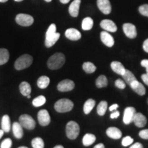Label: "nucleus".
<instances>
[{
  "mask_svg": "<svg viewBox=\"0 0 148 148\" xmlns=\"http://www.w3.org/2000/svg\"><path fill=\"white\" fill-rule=\"evenodd\" d=\"M95 106V101L93 99H88L84 103V107H83V110H84V114H89L91 110L93 109Z\"/></svg>",
  "mask_w": 148,
  "mask_h": 148,
  "instance_id": "nucleus-25",
  "label": "nucleus"
},
{
  "mask_svg": "<svg viewBox=\"0 0 148 148\" xmlns=\"http://www.w3.org/2000/svg\"><path fill=\"white\" fill-rule=\"evenodd\" d=\"M33 58L29 54H23L16 59L14 62V67L16 70H23L29 67L32 64Z\"/></svg>",
  "mask_w": 148,
  "mask_h": 148,
  "instance_id": "nucleus-4",
  "label": "nucleus"
},
{
  "mask_svg": "<svg viewBox=\"0 0 148 148\" xmlns=\"http://www.w3.org/2000/svg\"><path fill=\"white\" fill-rule=\"evenodd\" d=\"M120 115V113L119 112L118 110H114L113 112H112L110 114V118L111 119H117L118 117H119Z\"/></svg>",
  "mask_w": 148,
  "mask_h": 148,
  "instance_id": "nucleus-41",
  "label": "nucleus"
},
{
  "mask_svg": "<svg viewBox=\"0 0 148 148\" xmlns=\"http://www.w3.org/2000/svg\"><path fill=\"white\" fill-rule=\"evenodd\" d=\"M93 26V20L90 17H86L82 22V28L84 30H90Z\"/></svg>",
  "mask_w": 148,
  "mask_h": 148,
  "instance_id": "nucleus-32",
  "label": "nucleus"
},
{
  "mask_svg": "<svg viewBox=\"0 0 148 148\" xmlns=\"http://www.w3.org/2000/svg\"><path fill=\"white\" fill-rule=\"evenodd\" d=\"M10 58V54L8 49L5 48H0V65L7 63Z\"/></svg>",
  "mask_w": 148,
  "mask_h": 148,
  "instance_id": "nucleus-26",
  "label": "nucleus"
},
{
  "mask_svg": "<svg viewBox=\"0 0 148 148\" xmlns=\"http://www.w3.org/2000/svg\"><path fill=\"white\" fill-rule=\"evenodd\" d=\"M133 123L138 127H143L147 124V118L140 112H136L133 118Z\"/></svg>",
  "mask_w": 148,
  "mask_h": 148,
  "instance_id": "nucleus-13",
  "label": "nucleus"
},
{
  "mask_svg": "<svg viewBox=\"0 0 148 148\" xmlns=\"http://www.w3.org/2000/svg\"><path fill=\"white\" fill-rule=\"evenodd\" d=\"M45 1H47V2H51V1H52V0H45Z\"/></svg>",
  "mask_w": 148,
  "mask_h": 148,
  "instance_id": "nucleus-51",
  "label": "nucleus"
},
{
  "mask_svg": "<svg viewBox=\"0 0 148 148\" xmlns=\"http://www.w3.org/2000/svg\"><path fill=\"white\" fill-rule=\"evenodd\" d=\"M65 56L62 53H56L48 59L47 66L51 70L60 69L65 63Z\"/></svg>",
  "mask_w": 148,
  "mask_h": 148,
  "instance_id": "nucleus-2",
  "label": "nucleus"
},
{
  "mask_svg": "<svg viewBox=\"0 0 148 148\" xmlns=\"http://www.w3.org/2000/svg\"><path fill=\"white\" fill-rule=\"evenodd\" d=\"M65 36L71 40H79L82 37L81 33L75 28H69L65 31Z\"/></svg>",
  "mask_w": 148,
  "mask_h": 148,
  "instance_id": "nucleus-17",
  "label": "nucleus"
},
{
  "mask_svg": "<svg viewBox=\"0 0 148 148\" xmlns=\"http://www.w3.org/2000/svg\"><path fill=\"white\" fill-rule=\"evenodd\" d=\"M132 89L134 90L135 92L140 96H143L145 94L146 90L145 86H143V84H141L140 82H138L137 79L133 81V82L130 84Z\"/></svg>",
  "mask_w": 148,
  "mask_h": 148,
  "instance_id": "nucleus-14",
  "label": "nucleus"
},
{
  "mask_svg": "<svg viewBox=\"0 0 148 148\" xmlns=\"http://www.w3.org/2000/svg\"><path fill=\"white\" fill-rule=\"evenodd\" d=\"M130 148H143V146L140 143H135L132 144Z\"/></svg>",
  "mask_w": 148,
  "mask_h": 148,
  "instance_id": "nucleus-43",
  "label": "nucleus"
},
{
  "mask_svg": "<svg viewBox=\"0 0 148 148\" xmlns=\"http://www.w3.org/2000/svg\"><path fill=\"white\" fill-rule=\"evenodd\" d=\"M15 21L18 25H21V26L27 27L30 26L34 23V18L29 14L21 13L16 16Z\"/></svg>",
  "mask_w": 148,
  "mask_h": 148,
  "instance_id": "nucleus-7",
  "label": "nucleus"
},
{
  "mask_svg": "<svg viewBox=\"0 0 148 148\" xmlns=\"http://www.w3.org/2000/svg\"><path fill=\"white\" fill-rule=\"evenodd\" d=\"M31 86L28 82H22L19 85V90L23 96H27L31 92Z\"/></svg>",
  "mask_w": 148,
  "mask_h": 148,
  "instance_id": "nucleus-27",
  "label": "nucleus"
},
{
  "mask_svg": "<svg viewBox=\"0 0 148 148\" xmlns=\"http://www.w3.org/2000/svg\"><path fill=\"white\" fill-rule=\"evenodd\" d=\"M123 30L125 36L130 38H134L137 35L136 29L134 25L132 23H124L123 25Z\"/></svg>",
  "mask_w": 148,
  "mask_h": 148,
  "instance_id": "nucleus-11",
  "label": "nucleus"
},
{
  "mask_svg": "<svg viewBox=\"0 0 148 148\" xmlns=\"http://www.w3.org/2000/svg\"><path fill=\"white\" fill-rule=\"evenodd\" d=\"M11 123L10 116L8 114H5L3 116L1 119V129L4 131V132H9L10 130Z\"/></svg>",
  "mask_w": 148,
  "mask_h": 148,
  "instance_id": "nucleus-22",
  "label": "nucleus"
},
{
  "mask_svg": "<svg viewBox=\"0 0 148 148\" xmlns=\"http://www.w3.org/2000/svg\"><path fill=\"white\" fill-rule=\"evenodd\" d=\"M6 1H8V0H0V2L1 3H5Z\"/></svg>",
  "mask_w": 148,
  "mask_h": 148,
  "instance_id": "nucleus-50",
  "label": "nucleus"
},
{
  "mask_svg": "<svg viewBox=\"0 0 148 148\" xmlns=\"http://www.w3.org/2000/svg\"><path fill=\"white\" fill-rule=\"evenodd\" d=\"M100 38L103 43L107 47H111L114 45V40L113 37L106 31H103L101 32Z\"/></svg>",
  "mask_w": 148,
  "mask_h": 148,
  "instance_id": "nucleus-15",
  "label": "nucleus"
},
{
  "mask_svg": "<svg viewBox=\"0 0 148 148\" xmlns=\"http://www.w3.org/2000/svg\"><path fill=\"white\" fill-rule=\"evenodd\" d=\"M75 87V83L71 79H64L58 83L57 88L60 92L71 91Z\"/></svg>",
  "mask_w": 148,
  "mask_h": 148,
  "instance_id": "nucleus-9",
  "label": "nucleus"
},
{
  "mask_svg": "<svg viewBox=\"0 0 148 148\" xmlns=\"http://www.w3.org/2000/svg\"><path fill=\"white\" fill-rule=\"evenodd\" d=\"M14 1H23V0H14Z\"/></svg>",
  "mask_w": 148,
  "mask_h": 148,
  "instance_id": "nucleus-53",
  "label": "nucleus"
},
{
  "mask_svg": "<svg viewBox=\"0 0 148 148\" xmlns=\"http://www.w3.org/2000/svg\"><path fill=\"white\" fill-rule=\"evenodd\" d=\"M108 79H107V77L104 75H99L97 78V79H96L95 82L96 86L99 88L106 87L108 86Z\"/></svg>",
  "mask_w": 148,
  "mask_h": 148,
  "instance_id": "nucleus-29",
  "label": "nucleus"
},
{
  "mask_svg": "<svg viewBox=\"0 0 148 148\" xmlns=\"http://www.w3.org/2000/svg\"><path fill=\"white\" fill-rule=\"evenodd\" d=\"M60 33L56 32V25L54 23L51 24L48 27L45 34V45L47 47L49 48L54 45L60 38Z\"/></svg>",
  "mask_w": 148,
  "mask_h": 148,
  "instance_id": "nucleus-1",
  "label": "nucleus"
},
{
  "mask_svg": "<svg viewBox=\"0 0 148 148\" xmlns=\"http://www.w3.org/2000/svg\"><path fill=\"white\" fill-rule=\"evenodd\" d=\"M27 98H28V99H29V98L31 97V96H30V95H27Z\"/></svg>",
  "mask_w": 148,
  "mask_h": 148,
  "instance_id": "nucleus-54",
  "label": "nucleus"
},
{
  "mask_svg": "<svg viewBox=\"0 0 148 148\" xmlns=\"http://www.w3.org/2000/svg\"><path fill=\"white\" fill-rule=\"evenodd\" d=\"M100 26L106 32H115L117 30V27L113 21L109 19L102 20L100 23Z\"/></svg>",
  "mask_w": 148,
  "mask_h": 148,
  "instance_id": "nucleus-12",
  "label": "nucleus"
},
{
  "mask_svg": "<svg viewBox=\"0 0 148 148\" xmlns=\"http://www.w3.org/2000/svg\"><path fill=\"white\" fill-rule=\"evenodd\" d=\"M97 6L101 12L108 14L111 12V5L109 0H97Z\"/></svg>",
  "mask_w": 148,
  "mask_h": 148,
  "instance_id": "nucleus-16",
  "label": "nucleus"
},
{
  "mask_svg": "<svg viewBox=\"0 0 148 148\" xmlns=\"http://www.w3.org/2000/svg\"><path fill=\"white\" fill-rule=\"evenodd\" d=\"M18 120H19V123L22 125V127L29 130H34L35 126H36V122L32 116L29 114H22L20 116Z\"/></svg>",
  "mask_w": 148,
  "mask_h": 148,
  "instance_id": "nucleus-6",
  "label": "nucleus"
},
{
  "mask_svg": "<svg viewBox=\"0 0 148 148\" xmlns=\"http://www.w3.org/2000/svg\"><path fill=\"white\" fill-rule=\"evenodd\" d=\"M12 128L14 137L18 138V139H20V138L23 137V127L20 124L19 122H14L13 124H12Z\"/></svg>",
  "mask_w": 148,
  "mask_h": 148,
  "instance_id": "nucleus-21",
  "label": "nucleus"
},
{
  "mask_svg": "<svg viewBox=\"0 0 148 148\" xmlns=\"http://www.w3.org/2000/svg\"><path fill=\"white\" fill-rule=\"evenodd\" d=\"M111 69L114 73H117L118 75H122L125 71V68L119 61H112L110 64Z\"/></svg>",
  "mask_w": 148,
  "mask_h": 148,
  "instance_id": "nucleus-20",
  "label": "nucleus"
},
{
  "mask_svg": "<svg viewBox=\"0 0 148 148\" xmlns=\"http://www.w3.org/2000/svg\"><path fill=\"white\" fill-rule=\"evenodd\" d=\"M116 87H117L119 89H124L125 88V81H123V79H117L114 82Z\"/></svg>",
  "mask_w": 148,
  "mask_h": 148,
  "instance_id": "nucleus-38",
  "label": "nucleus"
},
{
  "mask_svg": "<svg viewBox=\"0 0 148 148\" xmlns=\"http://www.w3.org/2000/svg\"><path fill=\"white\" fill-rule=\"evenodd\" d=\"M93 148H105V146L103 143H98Z\"/></svg>",
  "mask_w": 148,
  "mask_h": 148,
  "instance_id": "nucleus-46",
  "label": "nucleus"
},
{
  "mask_svg": "<svg viewBox=\"0 0 148 148\" xmlns=\"http://www.w3.org/2000/svg\"><path fill=\"white\" fill-rule=\"evenodd\" d=\"M79 134V126L78 123L74 121H70L66 125V134L68 138L75 139Z\"/></svg>",
  "mask_w": 148,
  "mask_h": 148,
  "instance_id": "nucleus-5",
  "label": "nucleus"
},
{
  "mask_svg": "<svg viewBox=\"0 0 148 148\" xmlns=\"http://www.w3.org/2000/svg\"><path fill=\"white\" fill-rule=\"evenodd\" d=\"M140 64H141L142 66L145 68L146 72H147V74H148V59L142 60L141 62H140Z\"/></svg>",
  "mask_w": 148,
  "mask_h": 148,
  "instance_id": "nucleus-40",
  "label": "nucleus"
},
{
  "mask_svg": "<svg viewBox=\"0 0 148 148\" xmlns=\"http://www.w3.org/2000/svg\"><path fill=\"white\" fill-rule=\"evenodd\" d=\"M37 118H38V123L42 126H47L50 123V115H49L48 111L45 109L38 111V114H37Z\"/></svg>",
  "mask_w": 148,
  "mask_h": 148,
  "instance_id": "nucleus-8",
  "label": "nucleus"
},
{
  "mask_svg": "<svg viewBox=\"0 0 148 148\" xmlns=\"http://www.w3.org/2000/svg\"><path fill=\"white\" fill-rule=\"evenodd\" d=\"M12 140H11L10 138H5V139L3 140L2 142H1L0 147L1 148H11V147H12Z\"/></svg>",
  "mask_w": 148,
  "mask_h": 148,
  "instance_id": "nucleus-36",
  "label": "nucleus"
},
{
  "mask_svg": "<svg viewBox=\"0 0 148 148\" xmlns=\"http://www.w3.org/2000/svg\"><path fill=\"white\" fill-rule=\"evenodd\" d=\"M53 148H64V147L62 145H56Z\"/></svg>",
  "mask_w": 148,
  "mask_h": 148,
  "instance_id": "nucleus-49",
  "label": "nucleus"
},
{
  "mask_svg": "<svg viewBox=\"0 0 148 148\" xmlns=\"http://www.w3.org/2000/svg\"><path fill=\"white\" fill-rule=\"evenodd\" d=\"M118 107H119V105H118L117 103H114V104L111 105V106L109 107V110H110V111H114L118 108Z\"/></svg>",
  "mask_w": 148,
  "mask_h": 148,
  "instance_id": "nucleus-45",
  "label": "nucleus"
},
{
  "mask_svg": "<svg viewBox=\"0 0 148 148\" xmlns=\"http://www.w3.org/2000/svg\"><path fill=\"white\" fill-rule=\"evenodd\" d=\"M143 48L145 52L148 53V38L144 41L143 44Z\"/></svg>",
  "mask_w": 148,
  "mask_h": 148,
  "instance_id": "nucleus-44",
  "label": "nucleus"
},
{
  "mask_svg": "<svg viewBox=\"0 0 148 148\" xmlns=\"http://www.w3.org/2000/svg\"><path fill=\"white\" fill-rule=\"evenodd\" d=\"M147 104H148V98H147Z\"/></svg>",
  "mask_w": 148,
  "mask_h": 148,
  "instance_id": "nucleus-55",
  "label": "nucleus"
},
{
  "mask_svg": "<svg viewBox=\"0 0 148 148\" xmlns=\"http://www.w3.org/2000/svg\"><path fill=\"white\" fill-rule=\"evenodd\" d=\"M46 102V98L43 95H39L34 98L32 101L33 106L35 107H40L44 105Z\"/></svg>",
  "mask_w": 148,
  "mask_h": 148,
  "instance_id": "nucleus-33",
  "label": "nucleus"
},
{
  "mask_svg": "<svg viewBox=\"0 0 148 148\" xmlns=\"http://www.w3.org/2000/svg\"><path fill=\"white\" fill-rule=\"evenodd\" d=\"M108 108V103L106 101H101L97 107V112L99 116H103L106 114Z\"/></svg>",
  "mask_w": 148,
  "mask_h": 148,
  "instance_id": "nucleus-30",
  "label": "nucleus"
},
{
  "mask_svg": "<svg viewBox=\"0 0 148 148\" xmlns=\"http://www.w3.org/2000/svg\"><path fill=\"white\" fill-rule=\"evenodd\" d=\"M106 134L112 139H119L122 136V132L116 127H110L106 130Z\"/></svg>",
  "mask_w": 148,
  "mask_h": 148,
  "instance_id": "nucleus-18",
  "label": "nucleus"
},
{
  "mask_svg": "<svg viewBox=\"0 0 148 148\" xmlns=\"http://www.w3.org/2000/svg\"><path fill=\"white\" fill-rule=\"evenodd\" d=\"M18 148H28V147H25V146H21V147H18Z\"/></svg>",
  "mask_w": 148,
  "mask_h": 148,
  "instance_id": "nucleus-52",
  "label": "nucleus"
},
{
  "mask_svg": "<svg viewBox=\"0 0 148 148\" xmlns=\"http://www.w3.org/2000/svg\"><path fill=\"white\" fill-rule=\"evenodd\" d=\"M135 114H136V109L134 107H127L124 110V112H123V123L126 125H128L130 123H132Z\"/></svg>",
  "mask_w": 148,
  "mask_h": 148,
  "instance_id": "nucleus-10",
  "label": "nucleus"
},
{
  "mask_svg": "<svg viewBox=\"0 0 148 148\" xmlns=\"http://www.w3.org/2000/svg\"><path fill=\"white\" fill-rule=\"evenodd\" d=\"M141 79L143 81V82L148 86V74L144 73L141 75Z\"/></svg>",
  "mask_w": 148,
  "mask_h": 148,
  "instance_id": "nucleus-42",
  "label": "nucleus"
},
{
  "mask_svg": "<svg viewBox=\"0 0 148 148\" xmlns=\"http://www.w3.org/2000/svg\"><path fill=\"white\" fill-rule=\"evenodd\" d=\"M70 0H60V1L62 3H64V4H66V3H69Z\"/></svg>",
  "mask_w": 148,
  "mask_h": 148,
  "instance_id": "nucleus-47",
  "label": "nucleus"
},
{
  "mask_svg": "<svg viewBox=\"0 0 148 148\" xmlns=\"http://www.w3.org/2000/svg\"><path fill=\"white\" fill-rule=\"evenodd\" d=\"M133 142H134V139H133L131 136H125L124 138H123V139H122V141H121V144L122 145L124 146V147H127V146L132 145Z\"/></svg>",
  "mask_w": 148,
  "mask_h": 148,
  "instance_id": "nucleus-35",
  "label": "nucleus"
},
{
  "mask_svg": "<svg viewBox=\"0 0 148 148\" xmlns=\"http://www.w3.org/2000/svg\"><path fill=\"white\" fill-rule=\"evenodd\" d=\"M73 108V103L71 100L66 98L59 99L55 103L54 108L58 112H68Z\"/></svg>",
  "mask_w": 148,
  "mask_h": 148,
  "instance_id": "nucleus-3",
  "label": "nucleus"
},
{
  "mask_svg": "<svg viewBox=\"0 0 148 148\" xmlns=\"http://www.w3.org/2000/svg\"><path fill=\"white\" fill-rule=\"evenodd\" d=\"M121 76L123 77V79H124L125 82L129 85L131 83L133 82V81L136 80V77H135V75L133 74L132 72L129 71V70H127V69L125 70V73H123Z\"/></svg>",
  "mask_w": 148,
  "mask_h": 148,
  "instance_id": "nucleus-28",
  "label": "nucleus"
},
{
  "mask_svg": "<svg viewBox=\"0 0 148 148\" xmlns=\"http://www.w3.org/2000/svg\"><path fill=\"white\" fill-rule=\"evenodd\" d=\"M32 146L33 148H44L45 143L43 140L40 137H36L32 140Z\"/></svg>",
  "mask_w": 148,
  "mask_h": 148,
  "instance_id": "nucleus-34",
  "label": "nucleus"
},
{
  "mask_svg": "<svg viewBox=\"0 0 148 148\" xmlns=\"http://www.w3.org/2000/svg\"><path fill=\"white\" fill-rule=\"evenodd\" d=\"M96 140V136L94 134H90V133H87L82 138V143L83 145L86 147L87 146L91 145L92 144L95 143Z\"/></svg>",
  "mask_w": 148,
  "mask_h": 148,
  "instance_id": "nucleus-24",
  "label": "nucleus"
},
{
  "mask_svg": "<svg viewBox=\"0 0 148 148\" xmlns=\"http://www.w3.org/2000/svg\"><path fill=\"white\" fill-rule=\"evenodd\" d=\"M82 69L87 73H92L96 71V67L95 64L90 62H85L82 64Z\"/></svg>",
  "mask_w": 148,
  "mask_h": 148,
  "instance_id": "nucleus-31",
  "label": "nucleus"
},
{
  "mask_svg": "<svg viewBox=\"0 0 148 148\" xmlns=\"http://www.w3.org/2000/svg\"><path fill=\"white\" fill-rule=\"evenodd\" d=\"M138 135L141 138L145 140H148V129H145L140 130L139 133H138Z\"/></svg>",
  "mask_w": 148,
  "mask_h": 148,
  "instance_id": "nucleus-39",
  "label": "nucleus"
},
{
  "mask_svg": "<svg viewBox=\"0 0 148 148\" xmlns=\"http://www.w3.org/2000/svg\"><path fill=\"white\" fill-rule=\"evenodd\" d=\"M49 82H50V79L49 77L46 76V75H42L37 80V85H38V88L44 89L49 86Z\"/></svg>",
  "mask_w": 148,
  "mask_h": 148,
  "instance_id": "nucleus-23",
  "label": "nucleus"
},
{
  "mask_svg": "<svg viewBox=\"0 0 148 148\" xmlns=\"http://www.w3.org/2000/svg\"><path fill=\"white\" fill-rule=\"evenodd\" d=\"M139 12L142 15L148 16V4H144L140 5L138 8Z\"/></svg>",
  "mask_w": 148,
  "mask_h": 148,
  "instance_id": "nucleus-37",
  "label": "nucleus"
},
{
  "mask_svg": "<svg viewBox=\"0 0 148 148\" xmlns=\"http://www.w3.org/2000/svg\"><path fill=\"white\" fill-rule=\"evenodd\" d=\"M81 3V0H73L69 8V14L73 17H76L79 14V5Z\"/></svg>",
  "mask_w": 148,
  "mask_h": 148,
  "instance_id": "nucleus-19",
  "label": "nucleus"
},
{
  "mask_svg": "<svg viewBox=\"0 0 148 148\" xmlns=\"http://www.w3.org/2000/svg\"><path fill=\"white\" fill-rule=\"evenodd\" d=\"M3 134H4V131H3L2 129L0 130V139H1V138L3 136Z\"/></svg>",
  "mask_w": 148,
  "mask_h": 148,
  "instance_id": "nucleus-48",
  "label": "nucleus"
}]
</instances>
